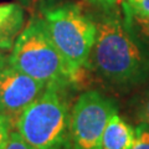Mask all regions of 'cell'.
Here are the masks:
<instances>
[{
    "mask_svg": "<svg viewBox=\"0 0 149 149\" xmlns=\"http://www.w3.org/2000/svg\"><path fill=\"white\" fill-rule=\"evenodd\" d=\"M97 73L116 86H132L146 80L149 62L137 44L129 24L118 15L97 22V36L91 57Z\"/></svg>",
    "mask_w": 149,
    "mask_h": 149,
    "instance_id": "1",
    "label": "cell"
},
{
    "mask_svg": "<svg viewBox=\"0 0 149 149\" xmlns=\"http://www.w3.org/2000/svg\"><path fill=\"white\" fill-rule=\"evenodd\" d=\"M8 62L46 87H67L76 82L74 73L52 42L42 17H32L17 36Z\"/></svg>",
    "mask_w": 149,
    "mask_h": 149,
    "instance_id": "2",
    "label": "cell"
},
{
    "mask_svg": "<svg viewBox=\"0 0 149 149\" xmlns=\"http://www.w3.org/2000/svg\"><path fill=\"white\" fill-rule=\"evenodd\" d=\"M70 123L63 88L49 86L19 116L15 128L34 149H63L70 141Z\"/></svg>",
    "mask_w": 149,
    "mask_h": 149,
    "instance_id": "3",
    "label": "cell"
},
{
    "mask_svg": "<svg viewBox=\"0 0 149 149\" xmlns=\"http://www.w3.org/2000/svg\"><path fill=\"white\" fill-rule=\"evenodd\" d=\"M42 19L52 42L78 76L91 57L97 24L80 6L72 4L46 9Z\"/></svg>",
    "mask_w": 149,
    "mask_h": 149,
    "instance_id": "4",
    "label": "cell"
},
{
    "mask_svg": "<svg viewBox=\"0 0 149 149\" xmlns=\"http://www.w3.org/2000/svg\"><path fill=\"white\" fill-rule=\"evenodd\" d=\"M117 113L114 101L98 91H87L71 109L70 142L72 149H103L106 125Z\"/></svg>",
    "mask_w": 149,
    "mask_h": 149,
    "instance_id": "5",
    "label": "cell"
},
{
    "mask_svg": "<svg viewBox=\"0 0 149 149\" xmlns=\"http://www.w3.org/2000/svg\"><path fill=\"white\" fill-rule=\"evenodd\" d=\"M46 90L42 82L22 73L6 62L0 67V114L6 116L15 125L22 112Z\"/></svg>",
    "mask_w": 149,
    "mask_h": 149,
    "instance_id": "6",
    "label": "cell"
},
{
    "mask_svg": "<svg viewBox=\"0 0 149 149\" xmlns=\"http://www.w3.org/2000/svg\"><path fill=\"white\" fill-rule=\"evenodd\" d=\"M24 24L25 13L20 4H0V52L11 51Z\"/></svg>",
    "mask_w": 149,
    "mask_h": 149,
    "instance_id": "7",
    "label": "cell"
},
{
    "mask_svg": "<svg viewBox=\"0 0 149 149\" xmlns=\"http://www.w3.org/2000/svg\"><path fill=\"white\" fill-rule=\"evenodd\" d=\"M136 138V129L124 122L118 116L113 114L106 125L103 139V149H130Z\"/></svg>",
    "mask_w": 149,
    "mask_h": 149,
    "instance_id": "8",
    "label": "cell"
},
{
    "mask_svg": "<svg viewBox=\"0 0 149 149\" xmlns=\"http://www.w3.org/2000/svg\"><path fill=\"white\" fill-rule=\"evenodd\" d=\"M127 21L129 22L130 29L136 30L137 35L149 42V16H138L127 14Z\"/></svg>",
    "mask_w": 149,
    "mask_h": 149,
    "instance_id": "9",
    "label": "cell"
},
{
    "mask_svg": "<svg viewBox=\"0 0 149 149\" xmlns=\"http://www.w3.org/2000/svg\"><path fill=\"white\" fill-rule=\"evenodd\" d=\"M127 14L138 16H149V0H123Z\"/></svg>",
    "mask_w": 149,
    "mask_h": 149,
    "instance_id": "10",
    "label": "cell"
},
{
    "mask_svg": "<svg viewBox=\"0 0 149 149\" xmlns=\"http://www.w3.org/2000/svg\"><path fill=\"white\" fill-rule=\"evenodd\" d=\"M13 127L14 123L11 122V119L8 118L6 116L0 114V149H6L10 141Z\"/></svg>",
    "mask_w": 149,
    "mask_h": 149,
    "instance_id": "11",
    "label": "cell"
},
{
    "mask_svg": "<svg viewBox=\"0 0 149 149\" xmlns=\"http://www.w3.org/2000/svg\"><path fill=\"white\" fill-rule=\"evenodd\" d=\"M130 149H149V127L141 124L136 128V138Z\"/></svg>",
    "mask_w": 149,
    "mask_h": 149,
    "instance_id": "12",
    "label": "cell"
},
{
    "mask_svg": "<svg viewBox=\"0 0 149 149\" xmlns=\"http://www.w3.org/2000/svg\"><path fill=\"white\" fill-rule=\"evenodd\" d=\"M6 149H34V148H31L29 144L21 138V136L19 134V132L16 129L15 130L13 129L11 136H10V141H9Z\"/></svg>",
    "mask_w": 149,
    "mask_h": 149,
    "instance_id": "13",
    "label": "cell"
},
{
    "mask_svg": "<svg viewBox=\"0 0 149 149\" xmlns=\"http://www.w3.org/2000/svg\"><path fill=\"white\" fill-rule=\"evenodd\" d=\"M138 116L141 118L143 124H147L149 127V92L143 97L138 107Z\"/></svg>",
    "mask_w": 149,
    "mask_h": 149,
    "instance_id": "14",
    "label": "cell"
},
{
    "mask_svg": "<svg viewBox=\"0 0 149 149\" xmlns=\"http://www.w3.org/2000/svg\"><path fill=\"white\" fill-rule=\"evenodd\" d=\"M92 4H96V5H100V6H104V8H109V6H113L116 5L119 0H87Z\"/></svg>",
    "mask_w": 149,
    "mask_h": 149,
    "instance_id": "15",
    "label": "cell"
},
{
    "mask_svg": "<svg viewBox=\"0 0 149 149\" xmlns=\"http://www.w3.org/2000/svg\"><path fill=\"white\" fill-rule=\"evenodd\" d=\"M6 62H8V56H5L3 52H0V67H3Z\"/></svg>",
    "mask_w": 149,
    "mask_h": 149,
    "instance_id": "16",
    "label": "cell"
},
{
    "mask_svg": "<svg viewBox=\"0 0 149 149\" xmlns=\"http://www.w3.org/2000/svg\"><path fill=\"white\" fill-rule=\"evenodd\" d=\"M19 1H21L22 4H25L26 5V4H30L31 1H34V0H19Z\"/></svg>",
    "mask_w": 149,
    "mask_h": 149,
    "instance_id": "17",
    "label": "cell"
}]
</instances>
